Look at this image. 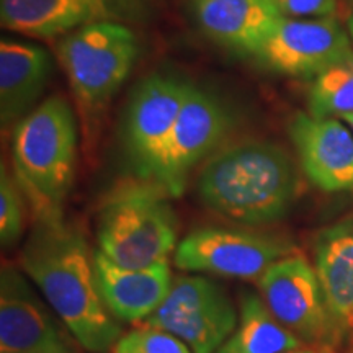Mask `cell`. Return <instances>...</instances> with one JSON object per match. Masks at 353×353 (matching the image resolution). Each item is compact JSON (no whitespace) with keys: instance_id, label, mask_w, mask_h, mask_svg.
<instances>
[{"instance_id":"1","label":"cell","mask_w":353,"mask_h":353,"mask_svg":"<svg viewBox=\"0 0 353 353\" xmlns=\"http://www.w3.org/2000/svg\"><path fill=\"white\" fill-rule=\"evenodd\" d=\"M34 221L21 247V270L34 281L82 350L108 352L121 337V329L101 301L94 254L85 237L63 218Z\"/></svg>"},{"instance_id":"2","label":"cell","mask_w":353,"mask_h":353,"mask_svg":"<svg viewBox=\"0 0 353 353\" xmlns=\"http://www.w3.org/2000/svg\"><path fill=\"white\" fill-rule=\"evenodd\" d=\"M196 192L214 214L252 229L290 213L298 195V174L280 145L244 139L219 149L205 162Z\"/></svg>"},{"instance_id":"3","label":"cell","mask_w":353,"mask_h":353,"mask_svg":"<svg viewBox=\"0 0 353 353\" xmlns=\"http://www.w3.org/2000/svg\"><path fill=\"white\" fill-rule=\"evenodd\" d=\"M77 161V118L69 101L52 95L15 125V180L34 219L63 218Z\"/></svg>"},{"instance_id":"4","label":"cell","mask_w":353,"mask_h":353,"mask_svg":"<svg viewBox=\"0 0 353 353\" xmlns=\"http://www.w3.org/2000/svg\"><path fill=\"white\" fill-rule=\"evenodd\" d=\"M170 195L149 180L118 185L100 206L99 250L114 263L143 268L169 262L176 249V216Z\"/></svg>"},{"instance_id":"5","label":"cell","mask_w":353,"mask_h":353,"mask_svg":"<svg viewBox=\"0 0 353 353\" xmlns=\"http://www.w3.org/2000/svg\"><path fill=\"white\" fill-rule=\"evenodd\" d=\"M138 54V37L117 20L97 21L57 39V61L88 134L99 128Z\"/></svg>"},{"instance_id":"6","label":"cell","mask_w":353,"mask_h":353,"mask_svg":"<svg viewBox=\"0 0 353 353\" xmlns=\"http://www.w3.org/2000/svg\"><path fill=\"white\" fill-rule=\"evenodd\" d=\"M294 254L285 237L245 228H200L175 249V267L183 272L213 273L259 281L273 263Z\"/></svg>"},{"instance_id":"7","label":"cell","mask_w":353,"mask_h":353,"mask_svg":"<svg viewBox=\"0 0 353 353\" xmlns=\"http://www.w3.org/2000/svg\"><path fill=\"white\" fill-rule=\"evenodd\" d=\"M260 296L306 347H332L342 337L330 316L314 267L299 254L273 263L259 280Z\"/></svg>"},{"instance_id":"8","label":"cell","mask_w":353,"mask_h":353,"mask_svg":"<svg viewBox=\"0 0 353 353\" xmlns=\"http://www.w3.org/2000/svg\"><path fill=\"white\" fill-rule=\"evenodd\" d=\"M239 314L226 291L206 276H179L144 321L187 343L193 353H216L237 327Z\"/></svg>"},{"instance_id":"9","label":"cell","mask_w":353,"mask_h":353,"mask_svg":"<svg viewBox=\"0 0 353 353\" xmlns=\"http://www.w3.org/2000/svg\"><path fill=\"white\" fill-rule=\"evenodd\" d=\"M192 83L156 74L139 83L128 103L123 141L138 179L154 182L165 145Z\"/></svg>"},{"instance_id":"10","label":"cell","mask_w":353,"mask_h":353,"mask_svg":"<svg viewBox=\"0 0 353 353\" xmlns=\"http://www.w3.org/2000/svg\"><path fill=\"white\" fill-rule=\"evenodd\" d=\"M232 117L214 94L192 85L165 145L154 183L172 198L182 196L193 169L226 139Z\"/></svg>"},{"instance_id":"11","label":"cell","mask_w":353,"mask_h":353,"mask_svg":"<svg viewBox=\"0 0 353 353\" xmlns=\"http://www.w3.org/2000/svg\"><path fill=\"white\" fill-rule=\"evenodd\" d=\"M43 299L19 268L3 265L0 275V353L82 350L68 325Z\"/></svg>"},{"instance_id":"12","label":"cell","mask_w":353,"mask_h":353,"mask_svg":"<svg viewBox=\"0 0 353 353\" xmlns=\"http://www.w3.org/2000/svg\"><path fill=\"white\" fill-rule=\"evenodd\" d=\"M352 56L350 34L334 17L280 19L257 54L268 69L298 79H316Z\"/></svg>"},{"instance_id":"13","label":"cell","mask_w":353,"mask_h":353,"mask_svg":"<svg viewBox=\"0 0 353 353\" xmlns=\"http://www.w3.org/2000/svg\"><path fill=\"white\" fill-rule=\"evenodd\" d=\"M288 134L309 182L329 193L353 192V131L339 118L298 112Z\"/></svg>"},{"instance_id":"14","label":"cell","mask_w":353,"mask_h":353,"mask_svg":"<svg viewBox=\"0 0 353 353\" xmlns=\"http://www.w3.org/2000/svg\"><path fill=\"white\" fill-rule=\"evenodd\" d=\"M126 2L130 0H0V23L23 37L59 39L97 21H118Z\"/></svg>"},{"instance_id":"15","label":"cell","mask_w":353,"mask_h":353,"mask_svg":"<svg viewBox=\"0 0 353 353\" xmlns=\"http://www.w3.org/2000/svg\"><path fill=\"white\" fill-rule=\"evenodd\" d=\"M94 270L105 307L117 321H145L169 294L172 272L169 262L130 268L114 263L99 249L94 252Z\"/></svg>"},{"instance_id":"16","label":"cell","mask_w":353,"mask_h":353,"mask_svg":"<svg viewBox=\"0 0 353 353\" xmlns=\"http://www.w3.org/2000/svg\"><path fill=\"white\" fill-rule=\"evenodd\" d=\"M190 13L214 43L252 56L281 19L270 0H190Z\"/></svg>"},{"instance_id":"17","label":"cell","mask_w":353,"mask_h":353,"mask_svg":"<svg viewBox=\"0 0 353 353\" xmlns=\"http://www.w3.org/2000/svg\"><path fill=\"white\" fill-rule=\"evenodd\" d=\"M52 56L38 44L2 39L0 43V120L2 128L32 112L52 76Z\"/></svg>"},{"instance_id":"18","label":"cell","mask_w":353,"mask_h":353,"mask_svg":"<svg viewBox=\"0 0 353 353\" xmlns=\"http://www.w3.org/2000/svg\"><path fill=\"white\" fill-rule=\"evenodd\" d=\"M314 270L339 332L353 329V221L324 229L314 244Z\"/></svg>"},{"instance_id":"19","label":"cell","mask_w":353,"mask_h":353,"mask_svg":"<svg viewBox=\"0 0 353 353\" xmlns=\"http://www.w3.org/2000/svg\"><path fill=\"white\" fill-rule=\"evenodd\" d=\"M306 347L273 316L262 296L245 294L237 327L216 353H285Z\"/></svg>"},{"instance_id":"20","label":"cell","mask_w":353,"mask_h":353,"mask_svg":"<svg viewBox=\"0 0 353 353\" xmlns=\"http://www.w3.org/2000/svg\"><path fill=\"white\" fill-rule=\"evenodd\" d=\"M307 113L330 118L353 113V56L312 81L307 94Z\"/></svg>"},{"instance_id":"21","label":"cell","mask_w":353,"mask_h":353,"mask_svg":"<svg viewBox=\"0 0 353 353\" xmlns=\"http://www.w3.org/2000/svg\"><path fill=\"white\" fill-rule=\"evenodd\" d=\"M23 193L8 174L6 165L0 169V242L10 247L20 239L25 226Z\"/></svg>"},{"instance_id":"22","label":"cell","mask_w":353,"mask_h":353,"mask_svg":"<svg viewBox=\"0 0 353 353\" xmlns=\"http://www.w3.org/2000/svg\"><path fill=\"white\" fill-rule=\"evenodd\" d=\"M113 353H193L187 343L165 330L145 325L121 335Z\"/></svg>"},{"instance_id":"23","label":"cell","mask_w":353,"mask_h":353,"mask_svg":"<svg viewBox=\"0 0 353 353\" xmlns=\"http://www.w3.org/2000/svg\"><path fill=\"white\" fill-rule=\"evenodd\" d=\"M281 19H329L337 12V0H270Z\"/></svg>"},{"instance_id":"24","label":"cell","mask_w":353,"mask_h":353,"mask_svg":"<svg viewBox=\"0 0 353 353\" xmlns=\"http://www.w3.org/2000/svg\"><path fill=\"white\" fill-rule=\"evenodd\" d=\"M285 353H330V350H325V348H316V347H301V348H296V350L285 352Z\"/></svg>"},{"instance_id":"25","label":"cell","mask_w":353,"mask_h":353,"mask_svg":"<svg viewBox=\"0 0 353 353\" xmlns=\"http://www.w3.org/2000/svg\"><path fill=\"white\" fill-rule=\"evenodd\" d=\"M347 28H348V34H350L352 43H353V10H352L350 17H348V20H347Z\"/></svg>"},{"instance_id":"26","label":"cell","mask_w":353,"mask_h":353,"mask_svg":"<svg viewBox=\"0 0 353 353\" xmlns=\"http://www.w3.org/2000/svg\"><path fill=\"white\" fill-rule=\"evenodd\" d=\"M342 121H345L348 126H350V130L353 131V113L352 114H347V117H343V118H341Z\"/></svg>"},{"instance_id":"27","label":"cell","mask_w":353,"mask_h":353,"mask_svg":"<svg viewBox=\"0 0 353 353\" xmlns=\"http://www.w3.org/2000/svg\"><path fill=\"white\" fill-rule=\"evenodd\" d=\"M347 3H350V6H353V0H345Z\"/></svg>"},{"instance_id":"28","label":"cell","mask_w":353,"mask_h":353,"mask_svg":"<svg viewBox=\"0 0 353 353\" xmlns=\"http://www.w3.org/2000/svg\"><path fill=\"white\" fill-rule=\"evenodd\" d=\"M348 353H353V350H350V352H348Z\"/></svg>"}]
</instances>
